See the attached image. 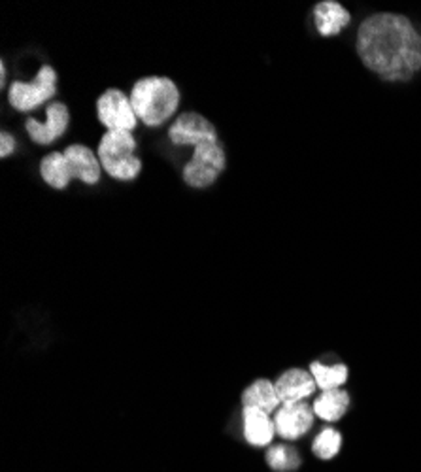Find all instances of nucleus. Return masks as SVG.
Returning a JSON list of instances; mask_svg holds the SVG:
<instances>
[{"instance_id":"nucleus-1","label":"nucleus","mask_w":421,"mask_h":472,"mask_svg":"<svg viewBox=\"0 0 421 472\" xmlns=\"http://www.w3.org/2000/svg\"><path fill=\"white\" fill-rule=\"evenodd\" d=\"M357 56L383 82H408L421 70V34L407 15L374 13L359 25Z\"/></svg>"},{"instance_id":"nucleus-2","label":"nucleus","mask_w":421,"mask_h":472,"mask_svg":"<svg viewBox=\"0 0 421 472\" xmlns=\"http://www.w3.org/2000/svg\"><path fill=\"white\" fill-rule=\"evenodd\" d=\"M131 104L136 117L148 127H159L178 112L180 91L165 76H148L133 85Z\"/></svg>"},{"instance_id":"nucleus-3","label":"nucleus","mask_w":421,"mask_h":472,"mask_svg":"<svg viewBox=\"0 0 421 472\" xmlns=\"http://www.w3.org/2000/svg\"><path fill=\"white\" fill-rule=\"evenodd\" d=\"M134 150L136 140L133 138V133L107 131L99 142L100 167L116 180H134L142 170V163L134 155Z\"/></svg>"},{"instance_id":"nucleus-4","label":"nucleus","mask_w":421,"mask_h":472,"mask_svg":"<svg viewBox=\"0 0 421 472\" xmlns=\"http://www.w3.org/2000/svg\"><path fill=\"white\" fill-rule=\"evenodd\" d=\"M225 151L219 140H210L195 148L193 159L184 167V182L191 187H210L225 170Z\"/></svg>"},{"instance_id":"nucleus-5","label":"nucleus","mask_w":421,"mask_h":472,"mask_svg":"<svg viewBox=\"0 0 421 472\" xmlns=\"http://www.w3.org/2000/svg\"><path fill=\"white\" fill-rule=\"evenodd\" d=\"M57 93V73L49 64H44L40 73L30 83L13 82L10 85L8 100L15 110L30 112L39 108L40 104L49 100Z\"/></svg>"},{"instance_id":"nucleus-6","label":"nucleus","mask_w":421,"mask_h":472,"mask_svg":"<svg viewBox=\"0 0 421 472\" xmlns=\"http://www.w3.org/2000/svg\"><path fill=\"white\" fill-rule=\"evenodd\" d=\"M97 116L100 124L108 131L133 133L138 124L131 97H127L121 90H107L99 97Z\"/></svg>"},{"instance_id":"nucleus-7","label":"nucleus","mask_w":421,"mask_h":472,"mask_svg":"<svg viewBox=\"0 0 421 472\" xmlns=\"http://www.w3.org/2000/svg\"><path fill=\"white\" fill-rule=\"evenodd\" d=\"M315 424L314 408L303 400V403L282 405L274 412L276 434L284 442H296L306 436Z\"/></svg>"},{"instance_id":"nucleus-8","label":"nucleus","mask_w":421,"mask_h":472,"mask_svg":"<svg viewBox=\"0 0 421 472\" xmlns=\"http://www.w3.org/2000/svg\"><path fill=\"white\" fill-rule=\"evenodd\" d=\"M168 138L176 146H199L210 140H219L212 121H208L197 112H185L178 116L168 129Z\"/></svg>"},{"instance_id":"nucleus-9","label":"nucleus","mask_w":421,"mask_h":472,"mask_svg":"<svg viewBox=\"0 0 421 472\" xmlns=\"http://www.w3.org/2000/svg\"><path fill=\"white\" fill-rule=\"evenodd\" d=\"M276 393L279 397V403L289 405V403H303V400L310 399L318 386H315V380L306 369H299V366H293V369L284 371L274 382Z\"/></svg>"},{"instance_id":"nucleus-10","label":"nucleus","mask_w":421,"mask_h":472,"mask_svg":"<svg viewBox=\"0 0 421 472\" xmlns=\"http://www.w3.org/2000/svg\"><path fill=\"white\" fill-rule=\"evenodd\" d=\"M47 114V121L46 124H39L37 119H27V133L29 136L34 140V142L40 144V146H47V144H54L57 138H61L68 127V121H70V114L68 108L64 107L63 102H51L49 107L46 108Z\"/></svg>"},{"instance_id":"nucleus-11","label":"nucleus","mask_w":421,"mask_h":472,"mask_svg":"<svg viewBox=\"0 0 421 472\" xmlns=\"http://www.w3.org/2000/svg\"><path fill=\"white\" fill-rule=\"evenodd\" d=\"M242 429L244 439L253 448H269L274 442L276 425L269 412L244 407L242 408Z\"/></svg>"},{"instance_id":"nucleus-12","label":"nucleus","mask_w":421,"mask_h":472,"mask_svg":"<svg viewBox=\"0 0 421 472\" xmlns=\"http://www.w3.org/2000/svg\"><path fill=\"white\" fill-rule=\"evenodd\" d=\"M314 21L322 37H337L352 21V15L337 0H322L314 8Z\"/></svg>"},{"instance_id":"nucleus-13","label":"nucleus","mask_w":421,"mask_h":472,"mask_svg":"<svg viewBox=\"0 0 421 472\" xmlns=\"http://www.w3.org/2000/svg\"><path fill=\"white\" fill-rule=\"evenodd\" d=\"M64 157L73 170V176L82 180L87 185H93L100 180V161L99 155H95L87 146L73 144L64 150Z\"/></svg>"},{"instance_id":"nucleus-14","label":"nucleus","mask_w":421,"mask_h":472,"mask_svg":"<svg viewBox=\"0 0 421 472\" xmlns=\"http://www.w3.org/2000/svg\"><path fill=\"white\" fill-rule=\"evenodd\" d=\"M349 403H352L349 393L339 388V390L322 391L318 397H315L312 408H314L315 417L322 419V422L337 424L348 414Z\"/></svg>"},{"instance_id":"nucleus-15","label":"nucleus","mask_w":421,"mask_h":472,"mask_svg":"<svg viewBox=\"0 0 421 472\" xmlns=\"http://www.w3.org/2000/svg\"><path fill=\"white\" fill-rule=\"evenodd\" d=\"M242 407L259 408L269 414L276 412L279 407H282V403H279L274 382L267 378L253 380L250 386L242 391Z\"/></svg>"},{"instance_id":"nucleus-16","label":"nucleus","mask_w":421,"mask_h":472,"mask_svg":"<svg viewBox=\"0 0 421 472\" xmlns=\"http://www.w3.org/2000/svg\"><path fill=\"white\" fill-rule=\"evenodd\" d=\"M310 374L315 380V386L322 391L329 390H339L348 382L349 371L344 363H322V361H312L310 363Z\"/></svg>"},{"instance_id":"nucleus-17","label":"nucleus","mask_w":421,"mask_h":472,"mask_svg":"<svg viewBox=\"0 0 421 472\" xmlns=\"http://www.w3.org/2000/svg\"><path fill=\"white\" fill-rule=\"evenodd\" d=\"M40 174L44 182L56 189H64L70 184V180L74 178L64 153H57V151L44 157L40 163Z\"/></svg>"},{"instance_id":"nucleus-18","label":"nucleus","mask_w":421,"mask_h":472,"mask_svg":"<svg viewBox=\"0 0 421 472\" xmlns=\"http://www.w3.org/2000/svg\"><path fill=\"white\" fill-rule=\"evenodd\" d=\"M342 446H344L342 433L337 427L325 425L314 436L310 450L314 453V458H318L320 461H332L342 451Z\"/></svg>"},{"instance_id":"nucleus-19","label":"nucleus","mask_w":421,"mask_h":472,"mask_svg":"<svg viewBox=\"0 0 421 472\" xmlns=\"http://www.w3.org/2000/svg\"><path fill=\"white\" fill-rule=\"evenodd\" d=\"M265 459L274 472H295L303 463L296 448L284 442L269 446Z\"/></svg>"},{"instance_id":"nucleus-20","label":"nucleus","mask_w":421,"mask_h":472,"mask_svg":"<svg viewBox=\"0 0 421 472\" xmlns=\"http://www.w3.org/2000/svg\"><path fill=\"white\" fill-rule=\"evenodd\" d=\"M13 150H15V138L4 131L3 134H0V157L6 159V157L13 153Z\"/></svg>"},{"instance_id":"nucleus-21","label":"nucleus","mask_w":421,"mask_h":472,"mask_svg":"<svg viewBox=\"0 0 421 472\" xmlns=\"http://www.w3.org/2000/svg\"><path fill=\"white\" fill-rule=\"evenodd\" d=\"M4 80H6V68L4 63H0V85H4Z\"/></svg>"}]
</instances>
